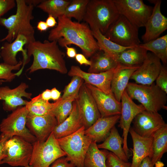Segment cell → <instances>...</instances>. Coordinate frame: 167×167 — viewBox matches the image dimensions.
I'll return each mask as SVG.
<instances>
[{
    "label": "cell",
    "mask_w": 167,
    "mask_h": 167,
    "mask_svg": "<svg viewBox=\"0 0 167 167\" xmlns=\"http://www.w3.org/2000/svg\"><path fill=\"white\" fill-rule=\"evenodd\" d=\"M57 24L49 32L48 40L56 41L62 47L75 45L86 57H91L100 50L92 31L85 22H74L64 15L58 18Z\"/></svg>",
    "instance_id": "obj_1"
},
{
    "label": "cell",
    "mask_w": 167,
    "mask_h": 167,
    "mask_svg": "<svg viewBox=\"0 0 167 167\" xmlns=\"http://www.w3.org/2000/svg\"><path fill=\"white\" fill-rule=\"evenodd\" d=\"M25 48L29 59L31 56L33 57L32 64L27 70L29 73L45 69L56 71L62 74L67 73L65 53L59 49L56 41L45 40L42 42L35 40L28 43Z\"/></svg>",
    "instance_id": "obj_2"
},
{
    "label": "cell",
    "mask_w": 167,
    "mask_h": 167,
    "mask_svg": "<svg viewBox=\"0 0 167 167\" xmlns=\"http://www.w3.org/2000/svg\"><path fill=\"white\" fill-rule=\"evenodd\" d=\"M16 11L15 14L8 18L0 19V25L8 30L7 34L1 41L11 42L19 35L24 36L28 43L36 40L35 30L31 21L34 19L33 11L34 6L28 4L25 0H16Z\"/></svg>",
    "instance_id": "obj_3"
},
{
    "label": "cell",
    "mask_w": 167,
    "mask_h": 167,
    "mask_svg": "<svg viewBox=\"0 0 167 167\" xmlns=\"http://www.w3.org/2000/svg\"><path fill=\"white\" fill-rule=\"evenodd\" d=\"M120 15L113 0H89L83 20L104 35Z\"/></svg>",
    "instance_id": "obj_4"
},
{
    "label": "cell",
    "mask_w": 167,
    "mask_h": 167,
    "mask_svg": "<svg viewBox=\"0 0 167 167\" xmlns=\"http://www.w3.org/2000/svg\"><path fill=\"white\" fill-rule=\"evenodd\" d=\"M126 90L132 99L137 100L147 111L158 112L167 109V94L154 83L149 85L129 83Z\"/></svg>",
    "instance_id": "obj_5"
},
{
    "label": "cell",
    "mask_w": 167,
    "mask_h": 167,
    "mask_svg": "<svg viewBox=\"0 0 167 167\" xmlns=\"http://www.w3.org/2000/svg\"><path fill=\"white\" fill-rule=\"evenodd\" d=\"M85 130L83 126L75 132L57 139L66 159L75 167H84L86 153L92 141L85 134Z\"/></svg>",
    "instance_id": "obj_6"
},
{
    "label": "cell",
    "mask_w": 167,
    "mask_h": 167,
    "mask_svg": "<svg viewBox=\"0 0 167 167\" xmlns=\"http://www.w3.org/2000/svg\"><path fill=\"white\" fill-rule=\"evenodd\" d=\"M32 151L29 165L31 167H49L56 160L66 156L52 132L44 141L32 143Z\"/></svg>",
    "instance_id": "obj_7"
},
{
    "label": "cell",
    "mask_w": 167,
    "mask_h": 167,
    "mask_svg": "<svg viewBox=\"0 0 167 167\" xmlns=\"http://www.w3.org/2000/svg\"><path fill=\"white\" fill-rule=\"evenodd\" d=\"M138 28L124 16L120 15L104 35L120 46L132 47L140 44Z\"/></svg>",
    "instance_id": "obj_8"
},
{
    "label": "cell",
    "mask_w": 167,
    "mask_h": 167,
    "mask_svg": "<svg viewBox=\"0 0 167 167\" xmlns=\"http://www.w3.org/2000/svg\"><path fill=\"white\" fill-rule=\"evenodd\" d=\"M28 113L25 106L19 107L12 111L0 123L1 134L10 138L19 136L32 143L37 140L26 126Z\"/></svg>",
    "instance_id": "obj_9"
},
{
    "label": "cell",
    "mask_w": 167,
    "mask_h": 167,
    "mask_svg": "<svg viewBox=\"0 0 167 167\" xmlns=\"http://www.w3.org/2000/svg\"><path fill=\"white\" fill-rule=\"evenodd\" d=\"M32 144L22 138L15 136L6 142V157L1 164H7L11 166L25 167L29 165L32 151Z\"/></svg>",
    "instance_id": "obj_10"
},
{
    "label": "cell",
    "mask_w": 167,
    "mask_h": 167,
    "mask_svg": "<svg viewBox=\"0 0 167 167\" xmlns=\"http://www.w3.org/2000/svg\"><path fill=\"white\" fill-rule=\"evenodd\" d=\"M119 14L138 28L144 27L153 8L142 0H113Z\"/></svg>",
    "instance_id": "obj_11"
},
{
    "label": "cell",
    "mask_w": 167,
    "mask_h": 167,
    "mask_svg": "<svg viewBox=\"0 0 167 167\" xmlns=\"http://www.w3.org/2000/svg\"><path fill=\"white\" fill-rule=\"evenodd\" d=\"M121 101V110L118 127L123 130L122 148L129 159L132 155L131 151L129 149L127 144V136L131 125L136 116L145 109L141 104H135L129 96L126 90L122 95Z\"/></svg>",
    "instance_id": "obj_12"
},
{
    "label": "cell",
    "mask_w": 167,
    "mask_h": 167,
    "mask_svg": "<svg viewBox=\"0 0 167 167\" xmlns=\"http://www.w3.org/2000/svg\"><path fill=\"white\" fill-rule=\"evenodd\" d=\"M75 101L86 130L100 118L101 115L92 94L84 83L80 87Z\"/></svg>",
    "instance_id": "obj_13"
},
{
    "label": "cell",
    "mask_w": 167,
    "mask_h": 167,
    "mask_svg": "<svg viewBox=\"0 0 167 167\" xmlns=\"http://www.w3.org/2000/svg\"><path fill=\"white\" fill-rule=\"evenodd\" d=\"M132 122L134 131L144 137H152L157 131L167 124L158 112L146 110L138 114Z\"/></svg>",
    "instance_id": "obj_14"
},
{
    "label": "cell",
    "mask_w": 167,
    "mask_h": 167,
    "mask_svg": "<svg viewBox=\"0 0 167 167\" xmlns=\"http://www.w3.org/2000/svg\"><path fill=\"white\" fill-rule=\"evenodd\" d=\"M28 43V41L24 36L19 35L11 42H5L0 48V55L3 62L11 66L15 65L18 63L17 55L19 52H22L23 64L20 70L15 73L16 76L21 75L25 65L29 61L27 50L24 48V46Z\"/></svg>",
    "instance_id": "obj_15"
},
{
    "label": "cell",
    "mask_w": 167,
    "mask_h": 167,
    "mask_svg": "<svg viewBox=\"0 0 167 167\" xmlns=\"http://www.w3.org/2000/svg\"><path fill=\"white\" fill-rule=\"evenodd\" d=\"M57 125V119L51 113L42 116L28 113L27 116L26 126L37 140L45 141Z\"/></svg>",
    "instance_id": "obj_16"
},
{
    "label": "cell",
    "mask_w": 167,
    "mask_h": 167,
    "mask_svg": "<svg viewBox=\"0 0 167 167\" xmlns=\"http://www.w3.org/2000/svg\"><path fill=\"white\" fill-rule=\"evenodd\" d=\"M28 87V85L23 82L13 88L7 86L0 87V101H3V110L13 111L19 107L25 106L28 101L23 97L31 99L32 95L31 93L26 91Z\"/></svg>",
    "instance_id": "obj_17"
},
{
    "label": "cell",
    "mask_w": 167,
    "mask_h": 167,
    "mask_svg": "<svg viewBox=\"0 0 167 167\" xmlns=\"http://www.w3.org/2000/svg\"><path fill=\"white\" fill-rule=\"evenodd\" d=\"M115 68L104 72L94 73L86 72L79 66L73 65L71 66L68 75L72 77L79 76L84 81L85 84L93 86L109 94L112 93L111 84Z\"/></svg>",
    "instance_id": "obj_18"
},
{
    "label": "cell",
    "mask_w": 167,
    "mask_h": 167,
    "mask_svg": "<svg viewBox=\"0 0 167 167\" xmlns=\"http://www.w3.org/2000/svg\"><path fill=\"white\" fill-rule=\"evenodd\" d=\"M162 66L159 58L152 53H148L144 61L133 73L130 79L134 80L137 84H151L155 81Z\"/></svg>",
    "instance_id": "obj_19"
},
{
    "label": "cell",
    "mask_w": 167,
    "mask_h": 167,
    "mask_svg": "<svg viewBox=\"0 0 167 167\" xmlns=\"http://www.w3.org/2000/svg\"><path fill=\"white\" fill-rule=\"evenodd\" d=\"M154 4L152 14L144 27L145 32L142 36L143 43L155 39L167 28V18L161 10V1L149 0Z\"/></svg>",
    "instance_id": "obj_20"
},
{
    "label": "cell",
    "mask_w": 167,
    "mask_h": 167,
    "mask_svg": "<svg viewBox=\"0 0 167 167\" xmlns=\"http://www.w3.org/2000/svg\"><path fill=\"white\" fill-rule=\"evenodd\" d=\"M85 84L92 94L101 117L120 115L121 102L117 100L113 93L106 94L93 86Z\"/></svg>",
    "instance_id": "obj_21"
},
{
    "label": "cell",
    "mask_w": 167,
    "mask_h": 167,
    "mask_svg": "<svg viewBox=\"0 0 167 167\" xmlns=\"http://www.w3.org/2000/svg\"><path fill=\"white\" fill-rule=\"evenodd\" d=\"M129 132L133 143V148H130L133 154L131 167H138L146 157L148 156L151 159L152 154L153 137L141 136L137 134L132 127L130 128Z\"/></svg>",
    "instance_id": "obj_22"
},
{
    "label": "cell",
    "mask_w": 167,
    "mask_h": 167,
    "mask_svg": "<svg viewBox=\"0 0 167 167\" xmlns=\"http://www.w3.org/2000/svg\"><path fill=\"white\" fill-rule=\"evenodd\" d=\"M120 115L99 118L92 126L85 130V134L92 141L103 142L109 135L111 129L120 119Z\"/></svg>",
    "instance_id": "obj_23"
},
{
    "label": "cell",
    "mask_w": 167,
    "mask_h": 167,
    "mask_svg": "<svg viewBox=\"0 0 167 167\" xmlns=\"http://www.w3.org/2000/svg\"><path fill=\"white\" fill-rule=\"evenodd\" d=\"M139 67H129L118 64L112 78L111 88L112 93L117 101H121L124 92L133 73Z\"/></svg>",
    "instance_id": "obj_24"
},
{
    "label": "cell",
    "mask_w": 167,
    "mask_h": 167,
    "mask_svg": "<svg viewBox=\"0 0 167 167\" xmlns=\"http://www.w3.org/2000/svg\"><path fill=\"white\" fill-rule=\"evenodd\" d=\"M83 126L75 100L73 103L72 109L69 115L61 123L57 125L53 132L58 139L75 132Z\"/></svg>",
    "instance_id": "obj_25"
},
{
    "label": "cell",
    "mask_w": 167,
    "mask_h": 167,
    "mask_svg": "<svg viewBox=\"0 0 167 167\" xmlns=\"http://www.w3.org/2000/svg\"><path fill=\"white\" fill-rule=\"evenodd\" d=\"M147 51L139 45L126 49L118 56V63L129 67H139L147 57Z\"/></svg>",
    "instance_id": "obj_26"
},
{
    "label": "cell",
    "mask_w": 167,
    "mask_h": 167,
    "mask_svg": "<svg viewBox=\"0 0 167 167\" xmlns=\"http://www.w3.org/2000/svg\"><path fill=\"white\" fill-rule=\"evenodd\" d=\"M90 58L89 73H98L109 71L115 68L118 64L113 58L100 49Z\"/></svg>",
    "instance_id": "obj_27"
},
{
    "label": "cell",
    "mask_w": 167,
    "mask_h": 167,
    "mask_svg": "<svg viewBox=\"0 0 167 167\" xmlns=\"http://www.w3.org/2000/svg\"><path fill=\"white\" fill-rule=\"evenodd\" d=\"M123 139L120 135L118 130L114 126L103 142L97 145L98 148L109 151L122 160L128 162V159L125 154L122 146Z\"/></svg>",
    "instance_id": "obj_28"
},
{
    "label": "cell",
    "mask_w": 167,
    "mask_h": 167,
    "mask_svg": "<svg viewBox=\"0 0 167 167\" xmlns=\"http://www.w3.org/2000/svg\"><path fill=\"white\" fill-rule=\"evenodd\" d=\"M152 137L151 161L154 166L167 152V124L157 131Z\"/></svg>",
    "instance_id": "obj_29"
},
{
    "label": "cell",
    "mask_w": 167,
    "mask_h": 167,
    "mask_svg": "<svg viewBox=\"0 0 167 167\" xmlns=\"http://www.w3.org/2000/svg\"><path fill=\"white\" fill-rule=\"evenodd\" d=\"M108 151L100 150L96 143L92 141L86 153L84 167H106V161Z\"/></svg>",
    "instance_id": "obj_30"
},
{
    "label": "cell",
    "mask_w": 167,
    "mask_h": 167,
    "mask_svg": "<svg viewBox=\"0 0 167 167\" xmlns=\"http://www.w3.org/2000/svg\"><path fill=\"white\" fill-rule=\"evenodd\" d=\"M91 30L100 49L103 51L116 60L118 55L120 53L126 49L135 47H126L122 46L107 38L98 29H95Z\"/></svg>",
    "instance_id": "obj_31"
},
{
    "label": "cell",
    "mask_w": 167,
    "mask_h": 167,
    "mask_svg": "<svg viewBox=\"0 0 167 167\" xmlns=\"http://www.w3.org/2000/svg\"><path fill=\"white\" fill-rule=\"evenodd\" d=\"M139 45L147 51H150L159 58L164 65L167 63V35L140 44Z\"/></svg>",
    "instance_id": "obj_32"
},
{
    "label": "cell",
    "mask_w": 167,
    "mask_h": 167,
    "mask_svg": "<svg viewBox=\"0 0 167 167\" xmlns=\"http://www.w3.org/2000/svg\"><path fill=\"white\" fill-rule=\"evenodd\" d=\"M78 95H73L65 99L60 97L55 102L51 113L56 118L58 125L63 122L69 115L73 108V103Z\"/></svg>",
    "instance_id": "obj_33"
},
{
    "label": "cell",
    "mask_w": 167,
    "mask_h": 167,
    "mask_svg": "<svg viewBox=\"0 0 167 167\" xmlns=\"http://www.w3.org/2000/svg\"><path fill=\"white\" fill-rule=\"evenodd\" d=\"M71 2L66 0H43L37 7L56 19L64 15Z\"/></svg>",
    "instance_id": "obj_34"
},
{
    "label": "cell",
    "mask_w": 167,
    "mask_h": 167,
    "mask_svg": "<svg viewBox=\"0 0 167 167\" xmlns=\"http://www.w3.org/2000/svg\"><path fill=\"white\" fill-rule=\"evenodd\" d=\"M25 105L28 113L33 115L42 116L51 113L55 103H51L44 100L41 94L31 98Z\"/></svg>",
    "instance_id": "obj_35"
},
{
    "label": "cell",
    "mask_w": 167,
    "mask_h": 167,
    "mask_svg": "<svg viewBox=\"0 0 167 167\" xmlns=\"http://www.w3.org/2000/svg\"><path fill=\"white\" fill-rule=\"evenodd\" d=\"M89 0H73L66 7L64 16L73 18L78 22L83 20Z\"/></svg>",
    "instance_id": "obj_36"
},
{
    "label": "cell",
    "mask_w": 167,
    "mask_h": 167,
    "mask_svg": "<svg viewBox=\"0 0 167 167\" xmlns=\"http://www.w3.org/2000/svg\"><path fill=\"white\" fill-rule=\"evenodd\" d=\"M0 53V58H1ZM23 64L22 61L20 60L16 65L11 66L4 62L0 63V85L4 82H11L16 76L14 70H19Z\"/></svg>",
    "instance_id": "obj_37"
},
{
    "label": "cell",
    "mask_w": 167,
    "mask_h": 167,
    "mask_svg": "<svg viewBox=\"0 0 167 167\" xmlns=\"http://www.w3.org/2000/svg\"><path fill=\"white\" fill-rule=\"evenodd\" d=\"M83 81L79 76H72L70 82L65 86L61 98L64 99L73 95H78L80 88L84 83Z\"/></svg>",
    "instance_id": "obj_38"
},
{
    "label": "cell",
    "mask_w": 167,
    "mask_h": 167,
    "mask_svg": "<svg viewBox=\"0 0 167 167\" xmlns=\"http://www.w3.org/2000/svg\"><path fill=\"white\" fill-rule=\"evenodd\" d=\"M106 164V167H131V163L124 161L111 152H109Z\"/></svg>",
    "instance_id": "obj_39"
},
{
    "label": "cell",
    "mask_w": 167,
    "mask_h": 167,
    "mask_svg": "<svg viewBox=\"0 0 167 167\" xmlns=\"http://www.w3.org/2000/svg\"><path fill=\"white\" fill-rule=\"evenodd\" d=\"M156 85L167 94V69L165 65H162L156 80Z\"/></svg>",
    "instance_id": "obj_40"
},
{
    "label": "cell",
    "mask_w": 167,
    "mask_h": 167,
    "mask_svg": "<svg viewBox=\"0 0 167 167\" xmlns=\"http://www.w3.org/2000/svg\"><path fill=\"white\" fill-rule=\"evenodd\" d=\"M15 6L14 0H0V19Z\"/></svg>",
    "instance_id": "obj_41"
},
{
    "label": "cell",
    "mask_w": 167,
    "mask_h": 167,
    "mask_svg": "<svg viewBox=\"0 0 167 167\" xmlns=\"http://www.w3.org/2000/svg\"><path fill=\"white\" fill-rule=\"evenodd\" d=\"M49 167H75L64 156L59 158L54 162Z\"/></svg>",
    "instance_id": "obj_42"
},
{
    "label": "cell",
    "mask_w": 167,
    "mask_h": 167,
    "mask_svg": "<svg viewBox=\"0 0 167 167\" xmlns=\"http://www.w3.org/2000/svg\"><path fill=\"white\" fill-rule=\"evenodd\" d=\"M9 137L1 134L0 135V165L3 160L6 157L5 145Z\"/></svg>",
    "instance_id": "obj_43"
},
{
    "label": "cell",
    "mask_w": 167,
    "mask_h": 167,
    "mask_svg": "<svg viewBox=\"0 0 167 167\" xmlns=\"http://www.w3.org/2000/svg\"><path fill=\"white\" fill-rule=\"evenodd\" d=\"M75 58L76 60L80 65H84L90 66L91 64L90 61L88 60L83 54H77Z\"/></svg>",
    "instance_id": "obj_44"
},
{
    "label": "cell",
    "mask_w": 167,
    "mask_h": 167,
    "mask_svg": "<svg viewBox=\"0 0 167 167\" xmlns=\"http://www.w3.org/2000/svg\"><path fill=\"white\" fill-rule=\"evenodd\" d=\"M138 167H154L151 159L148 156L144 158L141 162Z\"/></svg>",
    "instance_id": "obj_45"
},
{
    "label": "cell",
    "mask_w": 167,
    "mask_h": 167,
    "mask_svg": "<svg viewBox=\"0 0 167 167\" xmlns=\"http://www.w3.org/2000/svg\"><path fill=\"white\" fill-rule=\"evenodd\" d=\"M51 99L53 100L57 101L60 97L61 92L56 88H54L51 90Z\"/></svg>",
    "instance_id": "obj_46"
},
{
    "label": "cell",
    "mask_w": 167,
    "mask_h": 167,
    "mask_svg": "<svg viewBox=\"0 0 167 167\" xmlns=\"http://www.w3.org/2000/svg\"><path fill=\"white\" fill-rule=\"evenodd\" d=\"M65 47L66 49V54L67 57L71 58H75L77 54L76 49L74 48L68 46Z\"/></svg>",
    "instance_id": "obj_47"
},
{
    "label": "cell",
    "mask_w": 167,
    "mask_h": 167,
    "mask_svg": "<svg viewBox=\"0 0 167 167\" xmlns=\"http://www.w3.org/2000/svg\"><path fill=\"white\" fill-rule=\"evenodd\" d=\"M45 22L49 28H53L57 24L55 19L50 15H48Z\"/></svg>",
    "instance_id": "obj_48"
},
{
    "label": "cell",
    "mask_w": 167,
    "mask_h": 167,
    "mask_svg": "<svg viewBox=\"0 0 167 167\" xmlns=\"http://www.w3.org/2000/svg\"><path fill=\"white\" fill-rule=\"evenodd\" d=\"M36 28L41 32L45 31L49 28L46 22L41 20L38 22Z\"/></svg>",
    "instance_id": "obj_49"
},
{
    "label": "cell",
    "mask_w": 167,
    "mask_h": 167,
    "mask_svg": "<svg viewBox=\"0 0 167 167\" xmlns=\"http://www.w3.org/2000/svg\"><path fill=\"white\" fill-rule=\"evenodd\" d=\"M41 94L42 99L44 100L49 101L51 99V90L46 89Z\"/></svg>",
    "instance_id": "obj_50"
},
{
    "label": "cell",
    "mask_w": 167,
    "mask_h": 167,
    "mask_svg": "<svg viewBox=\"0 0 167 167\" xmlns=\"http://www.w3.org/2000/svg\"><path fill=\"white\" fill-rule=\"evenodd\" d=\"M43 0H25L28 4H31L35 6H38Z\"/></svg>",
    "instance_id": "obj_51"
},
{
    "label": "cell",
    "mask_w": 167,
    "mask_h": 167,
    "mask_svg": "<svg viewBox=\"0 0 167 167\" xmlns=\"http://www.w3.org/2000/svg\"><path fill=\"white\" fill-rule=\"evenodd\" d=\"M25 167H31L29 165H28Z\"/></svg>",
    "instance_id": "obj_52"
},
{
    "label": "cell",
    "mask_w": 167,
    "mask_h": 167,
    "mask_svg": "<svg viewBox=\"0 0 167 167\" xmlns=\"http://www.w3.org/2000/svg\"><path fill=\"white\" fill-rule=\"evenodd\" d=\"M0 41H1V40H0Z\"/></svg>",
    "instance_id": "obj_53"
}]
</instances>
